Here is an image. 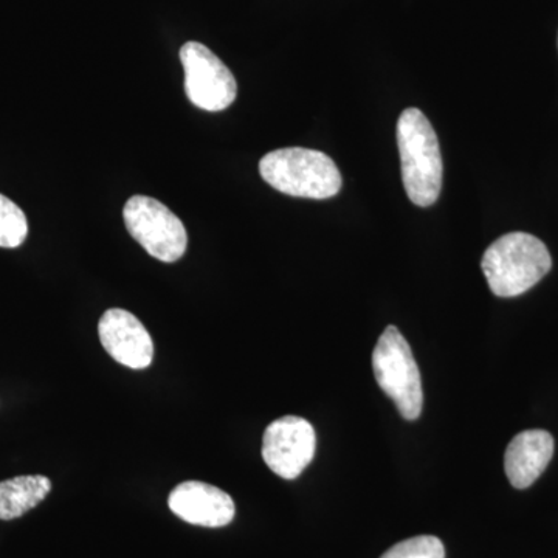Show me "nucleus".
<instances>
[{
  "mask_svg": "<svg viewBox=\"0 0 558 558\" xmlns=\"http://www.w3.org/2000/svg\"><path fill=\"white\" fill-rule=\"evenodd\" d=\"M398 145L410 201L417 207H432L442 189L444 165L438 135L422 110H403L398 121Z\"/></svg>",
  "mask_w": 558,
  "mask_h": 558,
  "instance_id": "obj_1",
  "label": "nucleus"
},
{
  "mask_svg": "<svg viewBox=\"0 0 558 558\" xmlns=\"http://www.w3.org/2000/svg\"><path fill=\"white\" fill-rule=\"evenodd\" d=\"M481 267L492 292L501 299H512L545 278L553 259L538 238L515 231L499 238L486 250Z\"/></svg>",
  "mask_w": 558,
  "mask_h": 558,
  "instance_id": "obj_2",
  "label": "nucleus"
},
{
  "mask_svg": "<svg viewBox=\"0 0 558 558\" xmlns=\"http://www.w3.org/2000/svg\"><path fill=\"white\" fill-rule=\"evenodd\" d=\"M259 172L271 189L303 199H329L337 196L341 190L339 168L336 161L322 150H271L259 161Z\"/></svg>",
  "mask_w": 558,
  "mask_h": 558,
  "instance_id": "obj_3",
  "label": "nucleus"
},
{
  "mask_svg": "<svg viewBox=\"0 0 558 558\" xmlns=\"http://www.w3.org/2000/svg\"><path fill=\"white\" fill-rule=\"evenodd\" d=\"M377 384L395 400L407 421H416L424 407L421 373L410 344L396 326H388L373 352Z\"/></svg>",
  "mask_w": 558,
  "mask_h": 558,
  "instance_id": "obj_4",
  "label": "nucleus"
},
{
  "mask_svg": "<svg viewBox=\"0 0 558 558\" xmlns=\"http://www.w3.org/2000/svg\"><path fill=\"white\" fill-rule=\"evenodd\" d=\"M131 236L153 258L175 263L185 255L189 234L182 220L167 205L148 196H132L123 209Z\"/></svg>",
  "mask_w": 558,
  "mask_h": 558,
  "instance_id": "obj_5",
  "label": "nucleus"
},
{
  "mask_svg": "<svg viewBox=\"0 0 558 558\" xmlns=\"http://www.w3.org/2000/svg\"><path fill=\"white\" fill-rule=\"evenodd\" d=\"M185 70V92L196 108L219 112L236 100L238 84L231 70L204 44L186 43L180 49Z\"/></svg>",
  "mask_w": 558,
  "mask_h": 558,
  "instance_id": "obj_6",
  "label": "nucleus"
},
{
  "mask_svg": "<svg viewBox=\"0 0 558 558\" xmlns=\"http://www.w3.org/2000/svg\"><path fill=\"white\" fill-rule=\"evenodd\" d=\"M315 447V429L303 417L277 418L264 432V462L275 475L284 480L299 478L314 459Z\"/></svg>",
  "mask_w": 558,
  "mask_h": 558,
  "instance_id": "obj_7",
  "label": "nucleus"
},
{
  "mask_svg": "<svg viewBox=\"0 0 558 558\" xmlns=\"http://www.w3.org/2000/svg\"><path fill=\"white\" fill-rule=\"evenodd\" d=\"M102 348L131 369H146L154 359V343L148 329L135 315L124 310H109L98 323Z\"/></svg>",
  "mask_w": 558,
  "mask_h": 558,
  "instance_id": "obj_8",
  "label": "nucleus"
},
{
  "mask_svg": "<svg viewBox=\"0 0 558 558\" xmlns=\"http://www.w3.org/2000/svg\"><path fill=\"white\" fill-rule=\"evenodd\" d=\"M171 512L194 526L223 527L236 515V506L227 492L201 481H185L170 494Z\"/></svg>",
  "mask_w": 558,
  "mask_h": 558,
  "instance_id": "obj_9",
  "label": "nucleus"
},
{
  "mask_svg": "<svg viewBox=\"0 0 558 558\" xmlns=\"http://www.w3.org/2000/svg\"><path fill=\"white\" fill-rule=\"evenodd\" d=\"M554 438L545 429H527L509 444L505 454L506 475L515 488H527L548 468Z\"/></svg>",
  "mask_w": 558,
  "mask_h": 558,
  "instance_id": "obj_10",
  "label": "nucleus"
},
{
  "mask_svg": "<svg viewBox=\"0 0 558 558\" xmlns=\"http://www.w3.org/2000/svg\"><path fill=\"white\" fill-rule=\"evenodd\" d=\"M51 490L44 475H24L0 483V520L20 519L40 505Z\"/></svg>",
  "mask_w": 558,
  "mask_h": 558,
  "instance_id": "obj_11",
  "label": "nucleus"
},
{
  "mask_svg": "<svg viewBox=\"0 0 558 558\" xmlns=\"http://www.w3.org/2000/svg\"><path fill=\"white\" fill-rule=\"evenodd\" d=\"M27 216L13 201L0 194V247L16 248L27 240Z\"/></svg>",
  "mask_w": 558,
  "mask_h": 558,
  "instance_id": "obj_12",
  "label": "nucleus"
},
{
  "mask_svg": "<svg viewBox=\"0 0 558 558\" xmlns=\"http://www.w3.org/2000/svg\"><path fill=\"white\" fill-rule=\"evenodd\" d=\"M380 558H446V549L438 537L418 535L398 543Z\"/></svg>",
  "mask_w": 558,
  "mask_h": 558,
  "instance_id": "obj_13",
  "label": "nucleus"
}]
</instances>
